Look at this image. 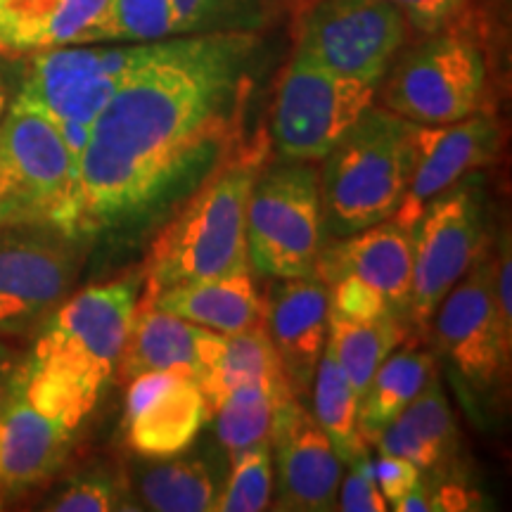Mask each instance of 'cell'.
<instances>
[{"label": "cell", "mask_w": 512, "mask_h": 512, "mask_svg": "<svg viewBox=\"0 0 512 512\" xmlns=\"http://www.w3.org/2000/svg\"><path fill=\"white\" fill-rule=\"evenodd\" d=\"M254 34L197 31L157 41L102 107L79 164L76 233L140 226L197 188L238 136Z\"/></svg>", "instance_id": "obj_1"}, {"label": "cell", "mask_w": 512, "mask_h": 512, "mask_svg": "<svg viewBox=\"0 0 512 512\" xmlns=\"http://www.w3.org/2000/svg\"><path fill=\"white\" fill-rule=\"evenodd\" d=\"M259 157L235 159L211 171L192 190L174 221L159 233L147 256L140 297L192 280L228 278L252 271L247 254V202Z\"/></svg>", "instance_id": "obj_2"}, {"label": "cell", "mask_w": 512, "mask_h": 512, "mask_svg": "<svg viewBox=\"0 0 512 512\" xmlns=\"http://www.w3.org/2000/svg\"><path fill=\"white\" fill-rule=\"evenodd\" d=\"M418 126L370 105L323 157L320 209L332 238L392 219L418 162Z\"/></svg>", "instance_id": "obj_3"}, {"label": "cell", "mask_w": 512, "mask_h": 512, "mask_svg": "<svg viewBox=\"0 0 512 512\" xmlns=\"http://www.w3.org/2000/svg\"><path fill=\"white\" fill-rule=\"evenodd\" d=\"M79 166L55 121L27 102H12L0 119V230L57 226L76 233Z\"/></svg>", "instance_id": "obj_4"}, {"label": "cell", "mask_w": 512, "mask_h": 512, "mask_svg": "<svg viewBox=\"0 0 512 512\" xmlns=\"http://www.w3.org/2000/svg\"><path fill=\"white\" fill-rule=\"evenodd\" d=\"M486 55L475 34L458 27L441 29L408 53L382 76L384 110L420 126H444L482 110Z\"/></svg>", "instance_id": "obj_5"}, {"label": "cell", "mask_w": 512, "mask_h": 512, "mask_svg": "<svg viewBox=\"0 0 512 512\" xmlns=\"http://www.w3.org/2000/svg\"><path fill=\"white\" fill-rule=\"evenodd\" d=\"M320 242L318 171L309 162L287 159L256 176L247 202L249 268L275 280L316 275Z\"/></svg>", "instance_id": "obj_6"}, {"label": "cell", "mask_w": 512, "mask_h": 512, "mask_svg": "<svg viewBox=\"0 0 512 512\" xmlns=\"http://www.w3.org/2000/svg\"><path fill=\"white\" fill-rule=\"evenodd\" d=\"M143 275L91 285L64 299L41 325L31 356L102 394L119 370Z\"/></svg>", "instance_id": "obj_7"}, {"label": "cell", "mask_w": 512, "mask_h": 512, "mask_svg": "<svg viewBox=\"0 0 512 512\" xmlns=\"http://www.w3.org/2000/svg\"><path fill=\"white\" fill-rule=\"evenodd\" d=\"M380 83L351 79L294 55L271 114L273 145L292 162H320L356 119L375 105Z\"/></svg>", "instance_id": "obj_8"}, {"label": "cell", "mask_w": 512, "mask_h": 512, "mask_svg": "<svg viewBox=\"0 0 512 512\" xmlns=\"http://www.w3.org/2000/svg\"><path fill=\"white\" fill-rule=\"evenodd\" d=\"M81 261V235L57 226L0 230V335L46 323L67 299Z\"/></svg>", "instance_id": "obj_9"}, {"label": "cell", "mask_w": 512, "mask_h": 512, "mask_svg": "<svg viewBox=\"0 0 512 512\" xmlns=\"http://www.w3.org/2000/svg\"><path fill=\"white\" fill-rule=\"evenodd\" d=\"M408 22L387 0H316L299 19L294 55L351 76L380 83L406 43Z\"/></svg>", "instance_id": "obj_10"}, {"label": "cell", "mask_w": 512, "mask_h": 512, "mask_svg": "<svg viewBox=\"0 0 512 512\" xmlns=\"http://www.w3.org/2000/svg\"><path fill=\"white\" fill-rule=\"evenodd\" d=\"M157 41L98 48L64 46L36 53L24 76L17 100L36 107L55 124H93L126 76L155 53Z\"/></svg>", "instance_id": "obj_11"}, {"label": "cell", "mask_w": 512, "mask_h": 512, "mask_svg": "<svg viewBox=\"0 0 512 512\" xmlns=\"http://www.w3.org/2000/svg\"><path fill=\"white\" fill-rule=\"evenodd\" d=\"M413 287L408 320L425 328L448 292L484 252V202L477 183L453 185L411 228Z\"/></svg>", "instance_id": "obj_12"}, {"label": "cell", "mask_w": 512, "mask_h": 512, "mask_svg": "<svg viewBox=\"0 0 512 512\" xmlns=\"http://www.w3.org/2000/svg\"><path fill=\"white\" fill-rule=\"evenodd\" d=\"M437 344L463 380L491 392L510 370L512 328L505 325L494 294V259L477 256L434 311Z\"/></svg>", "instance_id": "obj_13"}, {"label": "cell", "mask_w": 512, "mask_h": 512, "mask_svg": "<svg viewBox=\"0 0 512 512\" xmlns=\"http://www.w3.org/2000/svg\"><path fill=\"white\" fill-rule=\"evenodd\" d=\"M268 444L278 470L275 508L297 512L337 508L344 463L297 396H287L275 406Z\"/></svg>", "instance_id": "obj_14"}, {"label": "cell", "mask_w": 512, "mask_h": 512, "mask_svg": "<svg viewBox=\"0 0 512 512\" xmlns=\"http://www.w3.org/2000/svg\"><path fill=\"white\" fill-rule=\"evenodd\" d=\"M79 430V422L31 396L12 370L0 408V496H19L46 482Z\"/></svg>", "instance_id": "obj_15"}, {"label": "cell", "mask_w": 512, "mask_h": 512, "mask_svg": "<svg viewBox=\"0 0 512 512\" xmlns=\"http://www.w3.org/2000/svg\"><path fill=\"white\" fill-rule=\"evenodd\" d=\"M501 150V126L482 110L444 126H418V162L392 219L411 230L427 204L491 164Z\"/></svg>", "instance_id": "obj_16"}, {"label": "cell", "mask_w": 512, "mask_h": 512, "mask_svg": "<svg viewBox=\"0 0 512 512\" xmlns=\"http://www.w3.org/2000/svg\"><path fill=\"white\" fill-rule=\"evenodd\" d=\"M209 415V403L192 377L136 375L126 394V441L138 456L150 460L181 456L202 432Z\"/></svg>", "instance_id": "obj_17"}, {"label": "cell", "mask_w": 512, "mask_h": 512, "mask_svg": "<svg viewBox=\"0 0 512 512\" xmlns=\"http://www.w3.org/2000/svg\"><path fill=\"white\" fill-rule=\"evenodd\" d=\"M339 275H356L366 280L387 299L396 316L408 323L413 287L411 230L399 226L394 219H384L320 247L316 278L328 285Z\"/></svg>", "instance_id": "obj_18"}, {"label": "cell", "mask_w": 512, "mask_h": 512, "mask_svg": "<svg viewBox=\"0 0 512 512\" xmlns=\"http://www.w3.org/2000/svg\"><path fill=\"white\" fill-rule=\"evenodd\" d=\"M330 294L316 275L280 280L264 302V325L294 396L311 387L328 342Z\"/></svg>", "instance_id": "obj_19"}, {"label": "cell", "mask_w": 512, "mask_h": 512, "mask_svg": "<svg viewBox=\"0 0 512 512\" xmlns=\"http://www.w3.org/2000/svg\"><path fill=\"white\" fill-rule=\"evenodd\" d=\"M221 344L219 332L138 299L119 370L128 380L143 373H181L200 384L214 366Z\"/></svg>", "instance_id": "obj_20"}, {"label": "cell", "mask_w": 512, "mask_h": 512, "mask_svg": "<svg viewBox=\"0 0 512 512\" xmlns=\"http://www.w3.org/2000/svg\"><path fill=\"white\" fill-rule=\"evenodd\" d=\"M110 0H0V55L86 46Z\"/></svg>", "instance_id": "obj_21"}, {"label": "cell", "mask_w": 512, "mask_h": 512, "mask_svg": "<svg viewBox=\"0 0 512 512\" xmlns=\"http://www.w3.org/2000/svg\"><path fill=\"white\" fill-rule=\"evenodd\" d=\"M145 302L219 335H235L264 325V299L256 292L249 271L166 287Z\"/></svg>", "instance_id": "obj_22"}, {"label": "cell", "mask_w": 512, "mask_h": 512, "mask_svg": "<svg viewBox=\"0 0 512 512\" xmlns=\"http://www.w3.org/2000/svg\"><path fill=\"white\" fill-rule=\"evenodd\" d=\"M456 420L441 389L437 373L425 382L399 418L377 434L380 453L411 460L420 470H432L456 448Z\"/></svg>", "instance_id": "obj_23"}, {"label": "cell", "mask_w": 512, "mask_h": 512, "mask_svg": "<svg viewBox=\"0 0 512 512\" xmlns=\"http://www.w3.org/2000/svg\"><path fill=\"white\" fill-rule=\"evenodd\" d=\"M432 375L434 358L427 351L394 349L384 358L358 399V432L366 446L375 444L377 434L399 418Z\"/></svg>", "instance_id": "obj_24"}, {"label": "cell", "mask_w": 512, "mask_h": 512, "mask_svg": "<svg viewBox=\"0 0 512 512\" xmlns=\"http://www.w3.org/2000/svg\"><path fill=\"white\" fill-rule=\"evenodd\" d=\"M249 382L271 384L280 392L294 394L285 377L278 351L268 337L266 325H256V328L235 332V335H223L219 356H216L209 373L202 377L200 389L209 403V411H214L216 403L230 389Z\"/></svg>", "instance_id": "obj_25"}, {"label": "cell", "mask_w": 512, "mask_h": 512, "mask_svg": "<svg viewBox=\"0 0 512 512\" xmlns=\"http://www.w3.org/2000/svg\"><path fill=\"white\" fill-rule=\"evenodd\" d=\"M406 337L403 320L387 316L380 320H347L330 313L328 342L325 347L335 356L337 366L347 375L354 392L361 399L370 377L380 363L399 347Z\"/></svg>", "instance_id": "obj_26"}, {"label": "cell", "mask_w": 512, "mask_h": 512, "mask_svg": "<svg viewBox=\"0 0 512 512\" xmlns=\"http://www.w3.org/2000/svg\"><path fill=\"white\" fill-rule=\"evenodd\" d=\"M136 489L143 508L157 512H207L219 498L214 475L200 458H159L140 472Z\"/></svg>", "instance_id": "obj_27"}, {"label": "cell", "mask_w": 512, "mask_h": 512, "mask_svg": "<svg viewBox=\"0 0 512 512\" xmlns=\"http://www.w3.org/2000/svg\"><path fill=\"white\" fill-rule=\"evenodd\" d=\"M313 418L330 439L342 463H351L366 453V441L358 432V394L347 375L337 366L330 349H323L313 375Z\"/></svg>", "instance_id": "obj_28"}, {"label": "cell", "mask_w": 512, "mask_h": 512, "mask_svg": "<svg viewBox=\"0 0 512 512\" xmlns=\"http://www.w3.org/2000/svg\"><path fill=\"white\" fill-rule=\"evenodd\" d=\"M294 396L280 392L271 384L249 382L230 389L223 399L216 403V434L223 448L230 453V460L245 448L266 441L271 434L273 411L280 401Z\"/></svg>", "instance_id": "obj_29"}, {"label": "cell", "mask_w": 512, "mask_h": 512, "mask_svg": "<svg viewBox=\"0 0 512 512\" xmlns=\"http://www.w3.org/2000/svg\"><path fill=\"white\" fill-rule=\"evenodd\" d=\"M169 36L171 0H110L88 43H147Z\"/></svg>", "instance_id": "obj_30"}, {"label": "cell", "mask_w": 512, "mask_h": 512, "mask_svg": "<svg viewBox=\"0 0 512 512\" xmlns=\"http://www.w3.org/2000/svg\"><path fill=\"white\" fill-rule=\"evenodd\" d=\"M273 494V456L271 444L245 448L233 458V472L226 489L216 498L214 510L219 512H259L266 510Z\"/></svg>", "instance_id": "obj_31"}, {"label": "cell", "mask_w": 512, "mask_h": 512, "mask_svg": "<svg viewBox=\"0 0 512 512\" xmlns=\"http://www.w3.org/2000/svg\"><path fill=\"white\" fill-rule=\"evenodd\" d=\"M330 313L347 320H380L387 316L399 318L387 304V299L356 275H339L328 283ZM401 320V318H399Z\"/></svg>", "instance_id": "obj_32"}, {"label": "cell", "mask_w": 512, "mask_h": 512, "mask_svg": "<svg viewBox=\"0 0 512 512\" xmlns=\"http://www.w3.org/2000/svg\"><path fill=\"white\" fill-rule=\"evenodd\" d=\"M46 508L55 512H107L124 508V505L119 503L117 484L112 482V477L91 472V475L74 479Z\"/></svg>", "instance_id": "obj_33"}, {"label": "cell", "mask_w": 512, "mask_h": 512, "mask_svg": "<svg viewBox=\"0 0 512 512\" xmlns=\"http://www.w3.org/2000/svg\"><path fill=\"white\" fill-rule=\"evenodd\" d=\"M399 8L406 22L420 34H437L458 27L470 17V0H387Z\"/></svg>", "instance_id": "obj_34"}, {"label": "cell", "mask_w": 512, "mask_h": 512, "mask_svg": "<svg viewBox=\"0 0 512 512\" xmlns=\"http://www.w3.org/2000/svg\"><path fill=\"white\" fill-rule=\"evenodd\" d=\"M351 472L342 484L337 510L344 512H384L389 508L380 494V486L375 479V467L368 451L351 460Z\"/></svg>", "instance_id": "obj_35"}, {"label": "cell", "mask_w": 512, "mask_h": 512, "mask_svg": "<svg viewBox=\"0 0 512 512\" xmlns=\"http://www.w3.org/2000/svg\"><path fill=\"white\" fill-rule=\"evenodd\" d=\"M373 467L377 486H380V494L392 510L420 479V467H415L411 460L406 458L389 456V453H380V460L373 463Z\"/></svg>", "instance_id": "obj_36"}, {"label": "cell", "mask_w": 512, "mask_h": 512, "mask_svg": "<svg viewBox=\"0 0 512 512\" xmlns=\"http://www.w3.org/2000/svg\"><path fill=\"white\" fill-rule=\"evenodd\" d=\"M228 0H171V29L174 36L207 31L226 8Z\"/></svg>", "instance_id": "obj_37"}, {"label": "cell", "mask_w": 512, "mask_h": 512, "mask_svg": "<svg viewBox=\"0 0 512 512\" xmlns=\"http://www.w3.org/2000/svg\"><path fill=\"white\" fill-rule=\"evenodd\" d=\"M57 131H60L62 143L67 147L72 162L79 166L83 152H86L88 140H91V126L93 124H81V121H60L55 124Z\"/></svg>", "instance_id": "obj_38"}, {"label": "cell", "mask_w": 512, "mask_h": 512, "mask_svg": "<svg viewBox=\"0 0 512 512\" xmlns=\"http://www.w3.org/2000/svg\"><path fill=\"white\" fill-rule=\"evenodd\" d=\"M394 510L396 512H425V510H434V501H432L430 491H427V484H422L420 479H418L413 489L401 498V503L396 505Z\"/></svg>", "instance_id": "obj_39"}, {"label": "cell", "mask_w": 512, "mask_h": 512, "mask_svg": "<svg viewBox=\"0 0 512 512\" xmlns=\"http://www.w3.org/2000/svg\"><path fill=\"white\" fill-rule=\"evenodd\" d=\"M12 370H15V361H12L10 349L5 347V344H0V408H3L5 394H8Z\"/></svg>", "instance_id": "obj_40"}, {"label": "cell", "mask_w": 512, "mask_h": 512, "mask_svg": "<svg viewBox=\"0 0 512 512\" xmlns=\"http://www.w3.org/2000/svg\"><path fill=\"white\" fill-rule=\"evenodd\" d=\"M5 112H8V86L0 79V119L5 117Z\"/></svg>", "instance_id": "obj_41"}, {"label": "cell", "mask_w": 512, "mask_h": 512, "mask_svg": "<svg viewBox=\"0 0 512 512\" xmlns=\"http://www.w3.org/2000/svg\"><path fill=\"white\" fill-rule=\"evenodd\" d=\"M0 503H3V496H0Z\"/></svg>", "instance_id": "obj_42"}]
</instances>
